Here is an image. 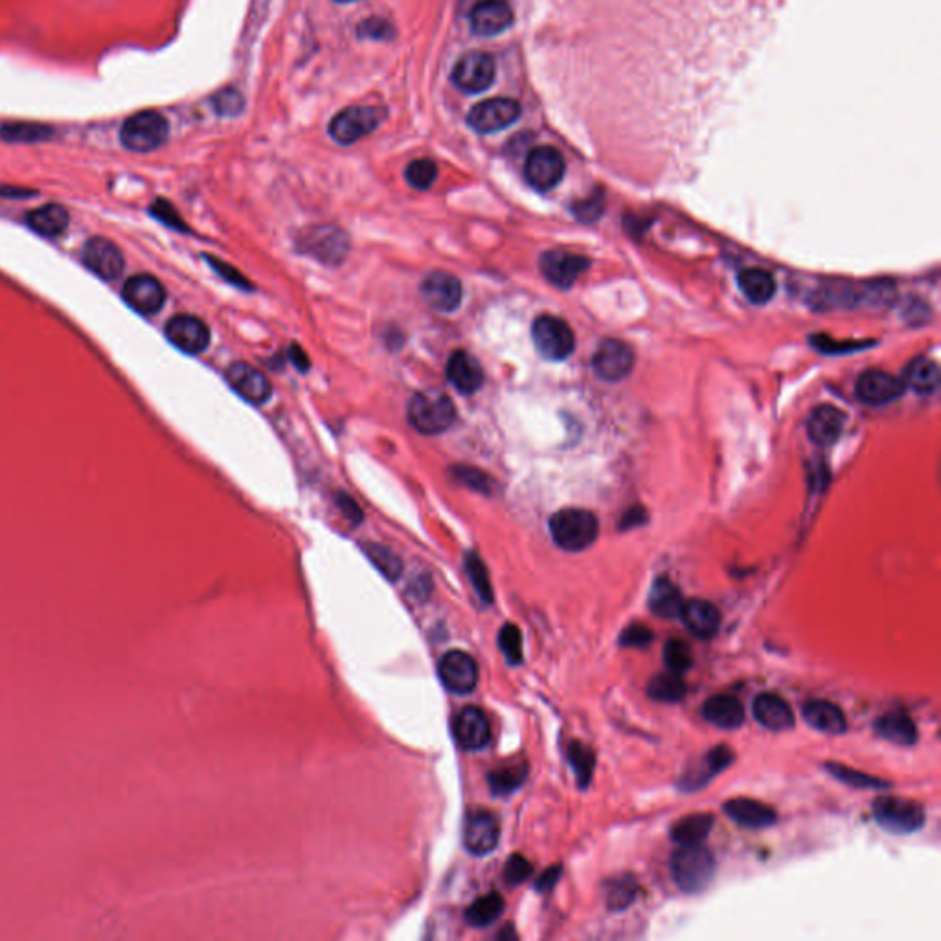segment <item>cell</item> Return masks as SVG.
Returning <instances> with one entry per match:
<instances>
[{"label": "cell", "mask_w": 941, "mask_h": 941, "mask_svg": "<svg viewBox=\"0 0 941 941\" xmlns=\"http://www.w3.org/2000/svg\"><path fill=\"white\" fill-rule=\"evenodd\" d=\"M669 866L675 885L686 894H699L706 890L717 870L712 851L706 850L703 844L679 846V850L671 855Z\"/></svg>", "instance_id": "cell-1"}, {"label": "cell", "mask_w": 941, "mask_h": 941, "mask_svg": "<svg viewBox=\"0 0 941 941\" xmlns=\"http://www.w3.org/2000/svg\"><path fill=\"white\" fill-rule=\"evenodd\" d=\"M550 535L561 550L581 552L594 545L598 539L600 522L592 511L567 508L552 515Z\"/></svg>", "instance_id": "cell-2"}, {"label": "cell", "mask_w": 941, "mask_h": 941, "mask_svg": "<svg viewBox=\"0 0 941 941\" xmlns=\"http://www.w3.org/2000/svg\"><path fill=\"white\" fill-rule=\"evenodd\" d=\"M456 409L449 396L440 390H423L410 399V425L421 434H442L453 427Z\"/></svg>", "instance_id": "cell-3"}, {"label": "cell", "mask_w": 941, "mask_h": 941, "mask_svg": "<svg viewBox=\"0 0 941 941\" xmlns=\"http://www.w3.org/2000/svg\"><path fill=\"white\" fill-rule=\"evenodd\" d=\"M170 135L168 120L155 111H142L125 120L120 129V142L135 153H149L166 144Z\"/></svg>", "instance_id": "cell-4"}, {"label": "cell", "mask_w": 941, "mask_h": 941, "mask_svg": "<svg viewBox=\"0 0 941 941\" xmlns=\"http://www.w3.org/2000/svg\"><path fill=\"white\" fill-rule=\"evenodd\" d=\"M875 822L894 835H910L923 828L925 811L918 802L883 794L873 802Z\"/></svg>", "instance_id": "cell-5"}, {"label": "cell", "mask_w": 941, "mask_h": 941, "mask_svg": "<svg viewBox=\"0 0 941 941\" xmlns=\"http://www.w3.org/2000/svg\"><path fill=\"white\" fill-rule=\"evenodd\" d=\"M386 114L388 111L385 107L353 105L331 120L329 135L337 144L350 146L374 133L375 129L385 122Z\"/></svg>", "instance_id": "cell-6"}, {"label": "cell", "mask_w": 941, "mask_h": 941, "mask_svg": "<svg viewBox=\"0 0 941 941\" xmlns=\"http://www.w3.org/2000/svg\"><path fill=\"white\" fill-rule=\"evenodd\" d=\"M532 339L537 352L548 361H565L576 348V337L567 320L552 315H543L533 322Z\"/></svg>", "instance_id": "cell-7"}, {"label": "cell", "mask_w": 941, "mask_h": 941, "mask_svg": "<svg viewBox=\"0 0 941 941\" xmlns=\"http://www.w3.org/2000/svg\"><path fill=\"white\" fill-rule=\"evenodd\" d=\"M567 164L556 148L539 146L532 149L524 162V177L533 190L550 192L563 181Z\"/></svg>", "instance_id": "cell-8"}, {"label": "cell", "mask_w": 941, "mask_h": 941, "mask_svg": "<svg viewBox=\"0 0 941 941\" xmlns=\"http://www.w3.org/2000/svg\"><path fill=\"white\" fill-rule=\"evenodd\" d=\"M497 76V65L493 56L473 50L456 61L453 67V83L465 94L488 91Z\"/></svg>", "instance_id": "cell-9"}, {"label": "cell", "mask_w": 941, "mask_h": 941, "mask_svg": "<svg viewBox=\"0 0 941 941\" xmlns=\"http://www.w3.org/2000/svg\"><path fill=\"white\" fill-rule=\"evenodd\" d=\"M521 116V105L511 98H493L475 105L467 114V124L480 135L499 133L515 124Z\"/></svg>", "instance_id": "cell-10"}, {"label": "cell", "mask_w": 941, "mask_h": 941, "mask_svg": "<svg viewBox=\"0 0 941 941\" xmlns=\"http://www.w3.org/2000/svg\"><path fill=\"white\" fill-rule=\"evenodd\" d=\"M592 368L603 381L618 383L633 372L635 353L625 342L607 339L601 342L594 353Z\"/></svg>", "instance_id": "cell-11"}, {"label": "cell", "mask_w": 941, "mask_h": 941, "mask_svg": "<svg viewBox=\"0 0 941 941\" xmlns=\"http://www.w3.org/2000/svg\"><path fill=\"white\" fill-rule=\"evenodd\" d=\"M438 675L449 692L464 695L471 693L478 684V666L475 658L465 651H449L440 658Z\"/></svg>", "instance_id": "cell-12"}, {"label": "cell", "mask_w": 941, "mask_h": 941, "mask_svg": "<svg viewBox=\"0 0 941 941\" xmlns=\"http://www.w3.org/2000/svg\"><path fill=\"white\" fill-rule=\"evenodd\" d=\"M539 267L550 284L559 289H568L589 269L590 261L585 256L567 250H548L541 256Z\"/></svg>", "instance_id": "cell-13"}, {"label": "cell", "mask_w": 941, "mask_h": 941, "mask_svg": "<svg viewBox=\"0 0 941 941\" xmlns=\"http://www.w3.org/2000/svg\"><path fill=\"white\" fill-rule=\"evenodd\" d=\"M499 818L491 811L477 809L465 817L464 846L473 855H488L499 846Z\"/></svg>", "instance_id": "cell-14"}, {"label": "cell", "mask_w": 941, "mask_h": 941, "mask_svg": "<svg viewBox=\"0 0 941 941\" xmlns=\"http://www.w3.org/2000/svg\"><path fill=\"white\" fill-rule=\"evenodd\" d=\"M905 392V383L903 379H897L883 370H866L862 372L861 377L857 379L855 385V394L861 399L862 403L872 405V407H881L896 401L897 397L903 396Z\"/></svg>", "instance_id": "cell-15"}, {"label": "cell", "mask_w": 941, "mask_h": 941, "mask_svg": "<svg viewBox=\"0 0 941 941\" xmlns=\"http://www.w3.org/2000/svg\"><path fill=\"white\" fill-rule=\"evenodd\" d=\"M300 249L326 263H339L346 258L348 236L337 227H317L300 238Z\"/></svg>", "instance_id": "cell-16"}, {"label": "cell", "mask_w": 941, "mask_h": 941, "mask_svg": "<svg viewBox=\"0 0 941 941\" xmlns=\"http://www.w3.org/2000/svg\"><path fill=\"white\" fill-rule=\"evenodd\" d=\"M453 734L456 743L464 750H482L491 739L488 715L477 706H467L454 717Z\"/></svg>", "instance_id": "cell-17"}, {"label": "cell", "mask_w": 941, "mask_h": 941, "mask_svg": "<svg viewBox=\"0 0 941 941\" xmlns=\"http://www.w3.org/2000/svg\"><path fill=\"white\" fill-rule=\"evenodd\" d=\"M124 300L142 315L159 313L166 302V289L157 278L149 274H137L124 285Z\"/></svg>", "instance_id": "cell-18"}, {"label": "cell", "mask_w": 941, "mask_h": 941, "mask_svg": "<svg viewBox=\"0 0 941 941\" xmlns=\"http://www.w3.org/2000/svg\"><path fill=\"white\" fill-rule=\"evenodd\" d=\"M83 263L102 280H114L124 271L122 250L111 239L92 238L83 247Z\"/></svg>", "instance_id": "cell-19"}, {"label": "cell", "mask_w": 941, "mask_h": 941, "mask_svg": "<svg viewBox=\"0 0 941 941\" xmlns=\"http://www.w3.org/2000/svg\"><path fill=\"white\" fill-rule=\"evenodd\" d=\"M166 335L179 350L190 355L205 352L210 344V329L201 318L177 315L166 326Z\"/></svg>", "instance_id": "cell-20"}, {"label": "cell", "mask_w": 941, "mask_h": 941, "mask_svg": "<svg viewBox=\"0 0 941 941\" xmlns=\"http://www.w3.org/2000/svg\"><path fill=\"white\" fill-rule=\"evenodd\" d=\"M420 293L421 298L429 306L438 309V311H443V313H449V311H454L456 307L460 306L464 289H462V284L456 276L438 271V273L429 274L423 280Z\"/></svg>", "instance_id": "cell-21"}, {"label": "cell", "mask_w": 941, "mask_h": 941, "mask_svg": "<svg viewBox=\"0 0 941 941\" xmlns=\"http://www.w3.org/2000/svg\"><path fill=\"white\" fill-rule=\"evenodd\" d=\"M471 30L480 37L504 34L513 24V10L504 0H482L469 15Z\"/></svg>", "instance_id": "cell-22"}, {"label": "cell", "mask_w": 941, "mask_h": 941, "mask_svg": "<svg viewBox=\"0 0 941 941\" xmlns=\"http://www.w3.org/2000/svg\"><path fill=\"white\" fill-rule=\"evenodd\" d=\"M445 374L449 383L462 392L465 396H471L480 390L484 385V368L478 363L477 357L471 355L465 350H456L447 361Z\"/></svg>", "instance_id": "cell-23"}, {"label": "cell", "mask_w": 941, "mask_h": 941, "mask_svg": "<svg viewBox=\"0 0 941 941\" xmlns=\"http://www.w3.org/2000/svg\"><path fill=\"white\" fill-rule=\"evenodd\" d=\"M227 381L239 396L245 397L254 405L265 403L273 394L269 379L247 363L232 364L227 370Z\"/></svg>", "instance_id": "cell-24"}, {"label": "cell", "mask_w": 941, "mask_h": 941, "mask_svg": "<svg viewBox=\"0 0 941 941\" xmlns=\"http://www.w3.org/2000/svg\"><path fill=\"white\" fill-rule=\"evenodd\" d=\"M726 817L734 820L737 826L750 829L771 828L776 824L778 815L769 805L761 804L750 798H734L723 805Z\"/></svg>", "instance_id": "cell-25"}, {"label": "cell", "mask_w": 941, "mask_h": 941, "mask_svg": "<svg viewBox=\"0 0 941 941\" xmlns=\"http://www.w3.org/2000/svg\"><path fill=\"white\" fill-rule=\"evenodd\" d=\"M846 423V416L842 410L831 405H820L809 414L807 418V434L811 442L820 447L833 445L840 438Z\"/></svg>", "instance_id": "cell-26"}, {"label": "cell", "mask_w": 941, "mask_h": 941, "mask_svg": "<svg viewBox=\"0 0 941 941\" xmlns=\"http://www.w3.org/2000/svg\"><path fill=\"white\" fill-rule=\"evenodd\" d=\"M752 714L761 726L772 732L791 730L794 726V714L791 706L776 693H761L752 704Z\"/></svg>", "instance_id": "cell-27"}, {"label": "cell", "mask_w": 941, "mask_h": 941, "mask_svg": "<svg viewBox=\"0 0 941 941\" xmlns=\"http://www.w3.org/2000/svg\"><path fill=\"white\" fill-rule=\"evenodd\" d=\"M736 760V754L734 750L730 749L728 745H717L714 749L710 750L704 760L699 763L701 767L693 769L690 771V774H686L682 778L681 789L682 791H697L704 787L706 783L710 782L714 776H717L719 772L726 771L732 763Z\"/></svg>", "instance_id": "cell-28"}, {"label": "cell", "mask_w": 941, "mask_h": 941, "mask_svg": "<svg viewBox=\"0 0 941 941\" xmlns=\"http://www.w3.org/2000/svg\"><path fill=\"white\" fill-rule=\"evenodd\" d=\"M681 618L697 638H714L721 625V614L714 603L706 600L684 601Z\"/></svg>", "instance_id": "cell-29"}, {"label": "cell", "mask_w": 941, "mask_h": 941, "mask_svg": "<svg viewBox=\"0 0 941 941\" xmlns=\"http://www.w3.org/2000/svg\"><path fill=\"white\" fill-rule=\"evenodd\" d=\"M802 715H804L807 725L815 728L817 732L828 734V736H840L848 728L846 715L840 710L839 706L829 703V701H822V699L805 703L804 708H802Z\"/></svg>", "instance_id": "cell-30"}, {"label": "cell", "mask_w": 941, "mask_h": 941, "mask_svg": "<svg viewBox=\"0 0 941 941\" xmlns=\"http://www.w3.org/2000/svg\"><path fill=\"white\" fill-rule=\"evenodd\" d=\"M873 730L877 736L899 747H912L918 741V728L905 712H888L877 717Z\"/></svg>", "instance_id": "cell-31"}, {"label": "cell", "mask_w": 941, "mask_h": 941, "mask_svg": "<svg viewBox=\"0 0 941 941\" xmlns=\"http://www.w3.org/2000/svg\"><path fill=\"white\" fill-rule=\"evenodd\" d=\"M703 717L710 725L734 730L745 721V708L732 695H714L703 704Z\"/></svg>", "instance_id": "cell-32"}, {"label": "cell", "mask_w": 941, "mask_h": 941, "mask_svg": "<svg viewBox=\"0 0 941 941\" xmlns=\"http://www.w3.org/2000/svg\"><path fill=\"white\" fill-rule=\"evenodd\" d=\"M647 605H649L651 613L657 614L660 618H666V620H673V618L681 616L684 600H682L681 590L677 589V585L666 576H660L651 587Z\"/></svg>", "instance_id": "cell-33"}, {"label": "cell", "mask_w": 941, "mask_h": 941, "mask_svg": "<svg viewBox=\"0 0 941 941\" xmlns=\"http://www.w3.org/2000/svg\"><path fill=\"white\" fill-rule=\"evenodd\" d=\"M737 285L745 298L756 306L771 302L772 296L776 295V280L769 271L763 269L741 271L737 276Z\"/></svg>", "instance_id": "cell-34"}, {"label": "cell", "mask_w": 941, "mask_h": 941, "mask_svg": "<svg viewBox=\"0 0 941 941\" xmlns=\"http://www.w3.org/2000/svg\"><path fill=\"white\" fill-rule=\"evenodd\" d=\"M26 223L37 234L46 236V238H56V236H61L67 230L70 217L69 212L63 206L45 205L32 210L26 216Z\"/></svg>", "instance_id": "cell-35"}, {"label": "cell", "mask_w": 941, "mask_h": 941, "mask_svg": "<svg viewBox=\"0 0 941 941\" xmlns=\"http://www.w3.org/2000/svg\"><path fill=\"white\" fill-rule=\"evenodd\" d=\"M715 818L710 813H697L681 818L671 828V840L677 846H695L703 844L704 839L710 835L714 828Z\"/></svg>", "instance_id": "cell-36"}, {"label": "cell", "mask_w": 941, "mask_h": 941, "mask_svg": "<svg viewBox=\"0 0 941 941\" xmlns=\"http://www.w3.org/2000/svg\"><path fill=\"white\" fill-rule=\"evenodd\" d=\"M903 383L918 394H934L940 386V366L929 357H919L908 364Z\"/></svg>", "instance_id": "cell-37"}, {"label": "cell", "mask_w": 941, "mask_h": 941, "mask_svg": "<svg viewBox=\"0 0 941 941\" xmlns=\"http://www.w3.org/2000/svg\"><path fill=\"white\" fill-rule=\"evenodd\" d=\"M688 693V686L679 673L655 675L647 684V695L658 703H681Z\"/></svg>", "instance_id": "cell-38"}, {"label": "cell", "mask_w": 941, "mask_h": 941, "mask_svg": "<svg viewBox=\"0 0 941 941\" xmlns=\"http://www.w3.org/2000/svg\"><path fill=\"white\" fill-rule=\"evenodd\" d=\"M504 912V899L497 892H491L486 896L478 897L475 903H471L465 910V921L471 927L484 929L491 923H495Z\"/></svg>", "instance_id": "cell-39"}, {"label": "cell", "mask_w": 941, "mask_h": 941, "mask_svg": "<svg viewBox=\"0 0 941 941\" xmlns=\"http://www.w3.org/2000/svg\"><path fill=\"white\" fill-rule=\"evenodd\" d=\"M54 135L52 127L35 122H8L0 127V138L12 144H35Z\"/></svg>", "instance_id": "cell-40"}, {"label": "cell", "mask_w": 941, "mask_h": 941, "mask_svg": "<svg viewBox=\"0 0 941 941\" xmlns=\"http://www.w3.org/2000/svg\"><path fill=\"white\" fill-rule=\"evenodd\" d=\"M528 767L526 763H517L510 767H500L497 771L489 772L488 783L491 793L502 796L517 791L522 783L526 782Z\"/></svg>", "instance_id": "cell-41"}, {"label": "cell", "mask_w": 941, "mask_h": 941, "mask_svg": "<svg viewBox=\"0 0 941 941\" xmlns=\"http://www.w3.org/2000/svg\"><path fill=\"white\" fill-rule=\"evenodd\" d=\"M568 761H570L572 771L576 774L579 787L587 789L590 782H592V774H594V767H596V756H594L592 749L587 747L585 743H581V741H574L568 747Z\"/></svg>", "instance_id": "cell-42"}, {"label": "cell", "mask_w": 941, "mask_h": 941, "mask_svg": "<svg viewBox=\"0 0 941 941\" xmlns=\"http://www.w3.org/2000/svg\"><path fill=\"white\" fill-rule=\"evenodd\" d=\"M826 771L837 778L839 782L846 783L850 787H855V789H890L892 783L885 782L881 778H873L870 774H864V772L855 771V769H850L846 765H839V763H826Z\"/></svg>", "instance_id": "cell-43"}, {"label": "cell", "mask_w": 941, "mask_h": 941, "mask_svg": "<svg viewBox=\"0 0 941 941\" xmlns=\"http://www.w3.org/2000/svg\"><path fill=\"white\" fill-rule=\"evenodd\" d=\"M636 892H638V885H636L635 877L620 875L614 881H609L607 885V905L611 910H618V912L625 910L635 903Z\"/></svg>", "instance_id": "cell-44"}, {"label": "cell", "mask_w": 941, "mask_h": 941, "mask_svg": "<svg viewBox=\"0 0 941 941\" xmlns=\"http://www.w3.org/2000/svg\"><path fill=\"white\" fill-rule=\"evenodd\" d=\"M364 554L368 556V559L374 563L375 568L385 576V578L392 579L396 581L401 572H403V563L401 559L392 552L388 550L386 546L375 545V543H368L364 545Z\"/></svg>", "instance_id": "cell-45"}, {"label": "cell", "mask_w": 941, "mask_h": 941, "mask_svg": "<svg viewBox=\"0 0 941 941\" xmlns=\"http://www.w3.org/2000/svg\"><path fill=\"white\" fill-rule=\"evenodd\" d=\"M465 570H467V576L471 579L478 596L482 598L486 605H491L493 603V589H491V583H489L488 570H486L484 561L475 552H469L465 556Z\"/></svg>", "instance_id": "cell-46"}, {"label": "cell", "mask_w": 941, "mask_h": 941, "mask_svg": "<svg viewBox=\"0 0 941 941\" xmlns=\"http://www.w3.org/2000/svg\"><path fill=\"white\" fill-rule=\"evenodd\" d=\"M664 662L671 673L682 675L692 668V649L681 638H671L664 647Z\"/></svg>", "instance_id": "cell-47"}, {"label": "cell", "mask_w": 941, "mask_h": 941, "mask_svg": "<svg viewBox=\"0 0 941 941\" xmlns=\"http://www.w3.org/2000/svg\"><path fill=\"white\" fill-rule=\"evenodd\" d=\"M438 177L436 164L429 159H420L410 162L405 170V179L416 190H429Z\"/></svg>", "instance_id": "cell-48"}, {"label": "cell", "mask_w": 941, "mask_h": 941, "mask_svg": "<svg viewBox=\"0 0 941 941\" xmlns=\"http://www.w3.org/2000/svg\"><path fill=\"white\" fill-rule=\"evenodd\" d=\"M499 646L502 655L511 666H519L522 662V635L521 629L515 624L502 625L499 633Z\"/></svg>", "instance_id": "cell-49"}, {"label": "cell", "mask_w": 941, "mask_h": 941, "mask_svg": "<svg viewBox=\"0 0 941 941\" xmlns=\"http://www.w3.org/2000/svg\"><path fill=\"white\" fill-rule=\"evenodd\" d=\"M453 473L454 480L462 482L465 486L469 488L477 489V491H482V493H489L491 491V480L489 477H486L482 471H478L475 467H467V465H456L451 469Z\"/></svg>", "instance_id": "cell-50"}, {"label": "cell", "mask_w": 941, "mask_h": 941, "mask_svg": "<svg viewBox=\"0 0 941 941\" xmlns=\"http://www.w3.org/2000/svg\"><path fill=\"white\" fill-rule=\"evenodd\" d=\"M533 866L532 862L528 861L526 857H522L519 853L511 855L508 862H506V868H504V879L506 883L510 886H517L524 883L530 875H532Z\"/></svg>", "instance_id": "cell-51"}, {"label": "cell", "mask_w": 941, "mask_h": 941, "mask_svg": "<svg viewBox=\"0 0 941 941\" xmlns=\"http://www.w3.org/2000/svg\"><path fill=\"white\" fill-rule=\"evenodd\" d=\"M620 646L622 647H636V649H642V647L649 646L653 642V631L644 624H635L627 625L622 635H620Z\"/></svg>", "instance_id": "cell-52"}, {"label": "cell", "mask_w": 941, "mask_h": 941, "mask_svg": "<svg viewBox=\"0 0 941 941\" xmlns=\"http://www.w3.org/2000/svg\"><path fill=\"white\" fill-rule=\"evenodd\" d=\"M151 212H153V216L159 217L160 221H164V223L170 225V227L181 228V230L184 228L181 219H179L177 212H175V208H173L170 203L162 201V199L151 206Z\"/></svg>", "instance_id": "cell-53"}, {"label": "cell", "mask_w": 941, "mask_h": 941, "mask_svg": "<svg viewBox=\"0 0 941 941\" xmlns=\"http://www.w3.org/2000/svg\"><path fill=\"white\" fill-rule=\"evenodd\" d=\"M241 96L236 91L221 92L216 98L217 111L221 114H238L241 111Z\"/></svg>", "instance_id": "cell-54"}, {"label": "cell", "mask_w": 941, "mask_h": 941, "mask_svg": "<svg viewBox=\"0 0 941 941\" xmlns=\"http://www.w3.org/2000/svg\"><path fill=\"white\" fill-rule=\"evenodd\" d=\"M210 263H212V267L216 269L217 273L221 274L223 278H227L230 284L238 285V287H241V289H250V284L247 282V280H245V276H243L241 273H238L236 269H232V267L227 265V263H223V261L219 260H212V258H210Z\"/></svg>", "instance_id": "cell-55"}, {"label": "cell", "mask_w": 941, "mask_h": 941, "mask_svg": "<svg viewBox=\"0 0 941 941\" xmlns=\"http://www.w3.org/2000/svg\"><path fill=\"white\" fill-rule=\"evenodd\" d=\"M337 506H339V510L344 513V517L352 522V524L363 522V511H361V508H359L348 495H339V497H337Z\"/></svg>", "instance_id": "cell-56"}, {"label": "cell", "mask_w": 941, "mask_h": 941, "mask_svg": "<svg viewBox=\"0 0 941 941\" xmlns=\"http://www.w3.org/2000/svg\"><path fill=\"white\" fill-rule=\"evenodd\" d=\"M561 873H563L561 866H550L545 873H541V877H539L537 883H535V888H537L539 892H543V894L550 892V890L557 885Z\"/></svg>", "instance_id": "cell-57"}, {"label": "cell", "mask_w": 941, "mask_h": 941, "mask_svg": "<svg viewBox=\"0 0 941 941\" xmlns=\"http://www.w3.org/2000/svg\"><path fill=\"white\" fill-rule=\"evenodd\" d=\"M289 359H291V363L295 364L296 370H300V372H307L309 366H311L307 353L298 344H293L289 348Z\"/></svg>", "instance_id": "cell-58"}, {"label": "cell", "mask_w": 941, "mask_h": 941, "mask_svg": "<svg viewBox=\"0 0 941 941\" xmlns=\"http://www.w3.org/2000/svg\"><path fill=\"white\" fill-rule=\"evenodd\" d=\"M638 513H640L638 510L629 511V513L625 515L624 521H622V528H633V526H636V524L644 522L646 517H640V519H638V517H636Z\"/></svg>", "instance_id": "cell-59"}, {"label": "cell", "mask_w": 941, "mask_h": 941, "mask_svg": "<svg viewBox=\"0 0 941 941\" xmlns=\"http://www.w3.org/2000/svg\"><path fill=\"white\" fill-rule=\"evenodd\" d=\"M0 195H4V197H28V195H34V192L19 190V188H0Z\"/></svg>", "instance_id": "cell-60"}, {"label": "cell", "mask_w": 941, "mask_h": 941, "mask_svg": "<svg viewBox=\"0 0 941 941\" xmlns=\"http://www.w3.org/2000/svg\"><path fill=\"white\" fill-rule=\"evenodd\" d=\"M337 2H355V0H337Z\"/></svg>", "instance_id": "cell-61"}]
</instances>
